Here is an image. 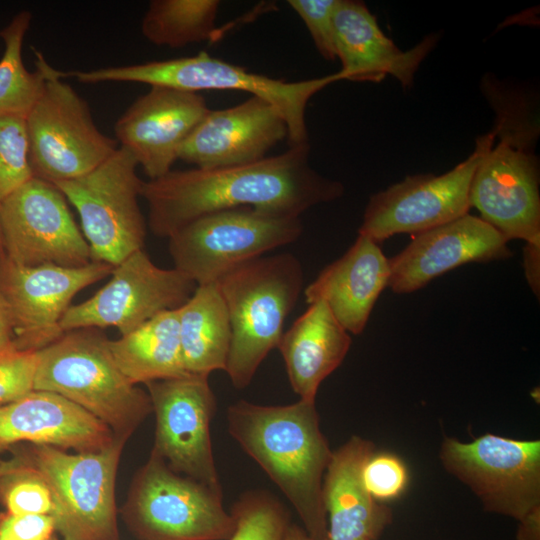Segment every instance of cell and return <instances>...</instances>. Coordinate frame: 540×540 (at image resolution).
Listing matches in <instances>:
<instances>
[{
    "mask_svg": "<svg viewBox=\"0 0 540 540\" xmlns=\"http://www.w3.org/2000/svg\"><path fill=\"white\" fill-rule=\"evenodd\" d=\"M309 144L246 165L171 170L143 181L151 231L168 238L189 222L216 211L250 207L300 217L307 209L343 195L344 187L309 164Z\"/></svg>",
    "mask_w": 540,
    "mask_h": 540,
    "instance_id": "cell-1",
    "label": "cell"
},
{
    "mask_svg": "<svg viewBox=\"0 0 540 540\" xmlns=\"http://www.w3.org/2000/svg\"><path fill=\"white\" fill-rule=\"evenodd\" d=\"M228 432L294 507L311 540H328L322 496L333 450L315 401L260 405L239 400L227 409Z\"/></svg>",
    "mask_w": 540,
    "mask_h": 540,
    "instance_id": "cell-2",
    "label": "cell"
},
{
    "mask_svg": "<svg viewBox=\"0 0 540 540\" xmlns=\"http://www.w3.org/2000/svg\"><path fill=\"white\" fill-rule=\"evenodd\" d=\"M493 108L496 145L480 160L470 185V206L507 241L540 242L539 125L520 92L501 84L484 92Z\"/></svg>",
    "mask_w": 540,
    "mask_h": 540,
    "instance_id": "cell-3",
    "label": "cell"
},
{
    "mask_svg": "<svg viewBox=\"0 0 540 540\" xmlns=\"http://www.w3.org/2000/svg\"><path fill=\"white\" fill-rule=\"evenodd\" d=\"M216 283L231 326L225 371L232 385L243 389L279 344L284 322L303 288V268L296 256L283 252L249 260Z\"/></svg>",
    "mask_w": 540,
    "mask_h": 540,
    "instance_id": "cell-4",
    "label": "cell"
},
{
    "mask_svg": "<svg viewBox=\"0 0 540 540\" xmlns=\"http://www.w3.org/2000/svg\"><path fill=\"white\" fill-rule=\"evenodd\" d=\"M99 328L64 332L38 351L34 390L58 394L128 439L152 413L148 392L132 384L114 362Z\"/></svg>",
    "mask_w": 540,
    "mask_h": 540,
    "instance_id": "cell-5",
    "label": "cell"
},
{
    "mask_svg": "<svg viewBox=\"0 0 540 540\" xmlns=\"http://www.w3.org/2000/svg\"><path fill=\"white\" fill-rule=\"evenodd\" d=\"M68 75L84 84L134 82L196 93L204 90L247 92L268 101L280 111L288 127L290 147L308 143L305 112L312 96L341 80L336 72L319 78L286 82L249 72L204 51L189 57L71 71Z\"/></svg>",
    "mask_w": 540,
    "mask_h": 540,
    "instance_id": "cell-6",
    "label": "cell"
},
{
    "mask_svg": "<svg viewBox=\"0 0 540 540\" xmlns=\"http://www.w3.org/2000/svg\"><path fill=\"white\" fill-rule=\"evenodd\" d=\"M126 441L115 436L99 451L76 453L29 444L14 454L51 486L60 540H119L115 485Z\"/></svg>",
    "mask_w": 540,
    "mask_h": 540,
    "instance_id": "cell-7",
    "label": "cell"
},
{
    "mask_svg": "<svg viewBox=\"0 0 540 540\" xmlns=\"http://www.w3.org/2000/svg\"><path fill=\"white\" fill-rule=\"evenodd\" d=\"M44 70L40 95L26 115L34 177L52 184L81 177L108 160L118 142L102 133L88 103L64 81L40 51Z\"/></svg>",
    "mask_w": 540,
    "mask_h": 540,
    "instance_id": "cell-8",
    "label": "cell"
},
{
    "mask_svg": "<svg viewBox=\"0 0 540 540\" xmlns=\"http://www.w3.org/2000/svg\"><path fill=\"white\" fill-rule=\"evenodd\" d=\"M121 514L139 540H227L236 527L221 491L176 473L153 452L134 476Z\"/></svg>",
    "mask_w": 540,
    "mask_h": 540,
    "instance_id": "cell-9",
    "label": "cell"
},
{
    "mask_svg": "<svg viewBox=\"0 0 540 540\" xmlns=\"http://www.w3.org/2000/svg\"><path fill=\"white\" fill-rule=\"evenodd\" d=\"M302 231L300 217L250 207L226 209L201 216L171 234L169 253L174 268L199 286L296 241Z\"/></svg>",
    "mask_w": 540,
    "mask_h": 540,
    "instance_id": "cell-10",
    "label": "cell"
},
{
    "mask_svg": "<svg viewBox=\"0 0 540 540\" xmlns=\"http://www.w3.org/2000/svg\"><path fill=\"white\" fill-rule=\"evenodd\" d=\"M133 155L120 147L91 172L54 184L77 210L91 262L116 266L143 249L146 222L138 198L143 181Z\"/></svg>",
    "mask_w": 540,
    "mask_h": 540,
    "instance_id": "cell-11",
    "label": "cell"
},
{
    "mask_svg": "<svg viewBox=\"0 0 540 540\" xmlns=\"http://www.w3.org/2000/svg\"><path fill=\"white\" fill-rule=\"evenodd\" d=\"M438 456L488 513L519 521L540 506V440L492 433L470 442L445 437Z\"/></svg>",
    "mask_w": 540,
    "mask_h": 540,
    "instance_id": "cell-12",
    "label": "cell"
},
{
    "mask_svg": "<svg viewBox=\"0 0 540 540\" xmlns=\"http://www.w3.org/2000/svg\"><path fill=\"white\" fill-rule=\"evenodd\" d=\"M494 142L492 130L479 137L473 152L453 169L438 176L409 175L372 195L358 234L379 244L393 235H415L469 213L474 172Z\"/></svg>",
    "mask_w": 540,
    "mask_h": 540,
    "instance_id": "cell-13",
    "label": "cell"
},
{
    "mask_svg": "<svg viewBox=\"0 0 540 540\" xmlns=\"http://www.w3.org/2000/svg\"><path fill=\"white\" fill-rule=\"evenodd\" d=\"M111 278L89 299L63 315V332L114 327L125 335L157 314L181 307L197 285L175 268L165 269L138 250L113 267Z\"/></svg>",
    "mask_w": 540,
    "mask_h": 540,
    "instance_id": "cell-14",
    "label": "cell"
},
{
    "mask_svg": "<svg viewBox=\"0 0 540 540\" xmlns=\"http://www.w3.org/2000/svg\"><path fill=\"white\" fill-rule=\"evenodd\" d=\"M3 256L23 266L78 268L91 262L88 243L64 194L34 177L0 202Z\"/></svg>",
    "mask_w": 540,
    "mask_h": 540,
    "instance_id": "cell-15",
    "label": "cell"
},
{
    "mask_svg": "<svg viewBox=\"0 0 540 540\" xmlns=\"http://www.w3.org/2000/svg\"><path fill=\"white\" fill-rule=\"evenodd\" d=\"M208 377L187 374L145 384L155 414L151 452L176 473L222 492L210 435L217 405Z\"/></svg>",
    "mask_w": 540,
    "mask_h": 540,
    "instance_id": "cell-16",
    "label": "cell"
},
{
    "mask_svg": "<svg viewBox=\"0 0 540 540\" xmlns=\"http://www.w3.org/2000/svg\"><path fill=\"white\" fill-rule=\"evenodd\" d=\"M114 266L90 262L78 268L23 266L0 258V288L11 318L14 345L39 351L64 332L60 322L73 298L109 276Z\"/></svg>",
    "mask_w": 540,
    "mask_h": 540,
    "instance_id": "cell-17",
    "label": "cell"
},
{
    "mask_svg": "<svg viewBox=\"0 0 540 540\" xmlns=\"http://www.w3.org/2000/svg\"><path fill=\"white\" fill-rule=\"evenodd\" d=\"M209 110L200 93L150 86L115 122L116 141L149 180L157 179L171 171L180 148Z\"/></svg>",
    "mask_w": 540,
    "mask_h": 540,
    "instance_id": "cell-18",
    "label": "cell"
},
{
    "mask_svg": "<svg viewBox=\"0 0 540 540\" xmlns=\"http://www.w3.org/2000/svg\"><path fill=\"white\" fill-rule=\"evenodd\" d=\"M285 138L288 127L280 111L251 96L233 107L210 109L180 148L178 159L201 169L246 165L264 159Z\"/></svg>",
    "mask_w": 540,
    "mask_h": 540,
    "instance_id": "cell-19",
    "label": "cell"
},
{
    "mask_svg": "<svg viewBox=\"0 0 540 540\" xmlns=\"http://www.w3.org/2000/svg\"><path fill=\"white\" fill-rule=\"evenodd\" d=\"M507 242L480 217L467 213L415 234L389 259L388 286L398 294L411 293L463 264L506 259L512 255Z\"/></svg>",
    "mask_w": 540,
    "mask_h": 540,
    "instance_id": "cell-20",
    "label": "cell"
},
{
    "mask_svg": "<svg viewBox=\"0 0 540 540\" xmlns=\"http://www.w3.org/2000/svg\"><path fill=\"white\" fill-rule=\"evenodd\" d=\"M334 26L341 80L378 83L390 75L409 88L437 42V36L429 35L409 50H401L383 33L366 4L356 0H338Z\"/></svg>",
    "mask_w": 540,
    "mask_h": 540,
    "instance_id": "cell-21",
    "label": "cell"
},
{
    "mask_svg": "<svg viewBox=\"0 0 540 540\" xmlns=\"http://www.w3.org/2000/svg\"><path fill=\"white\" fill-rule=\"evenodd\" d=\"M114 438L101 421L52 392L33 390L0 406V452L18 443L93 452L105 448Z\"/></svg>",
    "mask_w": 540,
    "mask_h": 540,
    "instance_id": "cell-22",
    "label": "cell"
},
{
    "mask_svg": "<svg viewBox=\"0 0 540 540\" xmlns=\"http://www.w3.org/2000/svg\"><path fill=\"white\" fill-rule=\"evenodd\" d=\"M375 451L371 440L358 435L333 451L322 485L328 540H378L392 523L391 508L363 482L364 465Z\"/></svg>",
    "mask_w": 540,
    "mask_h": 540,
    "instance_id": "cell-23",
    "label": "cell"
},
{
    "mask_svg": "<svg viewBox=\"0 0 540 540\" xmlns=\"http://www.w3.org/2000/svg\"><path fill=\"white\" fill-rule=\"evenodd\" d=\"M389 278V259L379 244L358 234L353 245L305 288L304 295L308 304L324 301L340 324L358 335Z\"/></svg>",
    "mask_w": 540,
    "mask_h": 540,
    "instance_id": "cell-24",
    "label": "cell"
},
{
    "mask_svg": "<svg viewBox=\"0 0 540 540\" xmlns=\"http://www.w3.org/2000/svg\"><path fill=\"white\" fill-rule=\"evenodd\" d=\"M351 342L349 332L322 300L310 303L283 332L277 348L300 399L315 401L321 383L343 362Z\"/></svg>",
    "mask_w": 540,
    "mask_h": 540,
    "instance_id": "cell-25",
    "label": "cell"
},
{
    "mask_svg": "<svg viewBox=\"0 0 540 540\" xmlns=\"http://www.w3.org/2000/svg\"><path fill=\"white\" fill-rule=\"evenodd\" d=\"M114 362L134 385L185 376L178 309L163 311L116 340H108Z\"/></svg>",
    "mask_w": 540,
    "mask_h": 540,
    "instance_id": "cell-26",
    "label": "cell"
},
{
    "mask_svg": "<svg viewBox=\"0 0 540 540\" xmlns=\"http://www.w3.org/2000/svg\"><path fill=\"white\" fill-rule=\"evenodd\" d=\"M179 336L187 373L225 370L231 345L227 308L217 283L196 287L178 308Z\"/></svg>",
    "mask_w": 540,
    "mask_h": 540,
    "instance_id": "cell-27",
    "label": "cell"
},
{
    "mask_svg": "<svg viewBox=\"0 0 540 540\" xmlns=\"http://www.w3.org/2000/svg\"><path fill=\"white\" fill-rule=\"evenodd\" d=\"M220 2L217 0H152L141 32L157 46L180 48L212 38Z\"/></svg>",
    "mask_w": 540,
    "mask_h": 540,
    "instance_id": "cell-28",
    "label": "cell"
},
{
    "mask_svg": "<svg viewBox=\"0 0 540 540\" xmlns=\"http://www.w3.org/2000/svg\"><path fill=\"white\" fill-rule=\"evenodd\" d=\"M31 21L32 14L22 10L0 30L4 43L0 58V117L26 116L43 87L44 70L40 62L35 58V71L27 70L23 62V42Z\"/></svg>",
    "mask_w": 540,
    "mask_h": 540,
    "instance_id": "cell-29",
    "label": "cell"
},
{
    "mask_svg": "<svg viewBox=\"0 0 540 540\" xmlns=\"http://www.w3.org/2000/svg\"><path fill=\"white\" fill-rule=\"evenodd\" d=\"M0 503L17 515L57 514L55 494L45 478L15 456L0 462Z\"/></svg>",
    "mask_w": 540,
    "mask_h": 540,
    "instance_id": "cell-30",
    "label": "cell"
},
{
    "mask_svg": "<svg viewBox=\"0 0 540 540\" xmlns=\"http://www.w3.org/2000/svg\"><path fill=\"white\" fill-rule=\"evenodd\" d=\"M231 513L236 527L227 540H284L290 524L284 506L261 490L242 495Z\"/></svg>",
    "mask_w": 540,
    "mask_h": 540,
    "instance_id": "cell-31",
    "label": "cell"
},
{
    "mask_svg": "<svg viewBox=\"0 0 540 540\" xmlns=\"http://www.w3.org/2000/svg\"><path fill=\"white\" fill-rule=\"evenodd\" d=\"M33 178L26 116L0 117V202Z\"/></svg>",
    "mask_w": 540,
    "mask_h": 540,
    "instance_id": "cell-32",
    "label": "cell"
},
{
    "mask_svg": "<svg viewBox=\"0 0 540 540\" xmlns=\"http://www.w3.org/2000/svg\"><path fill=\"white\" fill-rule=\"evenodd\" d=\"M363 482L375 500L386 503L405 493L410 473L405 461L397 454L375 451L364 465Z\"/></svg>",
    "mask_w": 540,
    "mask_h": 540,
    "instance_id": "cell-33",
    "label": "cell"
},
{
    "mask_svg": "<svg viewBox=\"0 0 540 540\" xmlns=\"http://www.w3.org/2000/svg\"><path fill=\"white\" fill-rule=\"evenodd\" d=\"M38 351L21 350L14 344L0 351V406L34 390Z\"/></svg>",
    "mask_w": 540,
    "mask_h": 540,
    "instance_id": "cell-34",
    "label": "cell"
},
{
    "mask_svg": "<svg viewBox=\"0 0 540 540\" xmlns=\"http://www.w3.org/2000/svg\"><path fill=\"white\" fill-rule=\"evenodd\" d=\"M288 4L304 22L320 55L335 60L334 14L338 0H289Z\"/></svg>",
    "mask_w": 540,
    "mask_h": 540,
    "instance_id": "cell-35",
    "label": "cell"
},
{
    "mask_svg": "<svg viewBox=\"0 0 540 540\" xmlns=\"http://www.w3.org/2000/svg\"><path fill=\"white\" fill-rule=\"evenodd\" d=\"M54 535L55 522L51 516L0 513V540H50Z\"/></svg>",
    "mask_w": 540,
    "mask_h": 540,
    "instance_id": "cell-36",
    "label": "cell"
},
{
    "mask_svg": "<svg viewBox=\"0 0 540 540\" xmlns=\"http://www.w3.org/2000/svg\"><path fill=\"white\" fill-rule=\"evenodd\" d=\"M525 277L537 297L540 293V242H527L523 251Z\"/></svg>",
    "mask_w": 540,
    "mask_h": 540,
    "instance_id": "cell-37",
    "label": "cell"
},
{
    "mask_svg": "<svg viewBox=\"0 0 540 540\" xmlns=\"http://www.w3.org/2000/svg\"><path fill=\"white\" fill-rule=\"evenodd\" d=\"M517 540H540V506L518 521Z\"/></svg>",
    "mask_w": 540,
    "mask_h": 540,
    "instance_id": "cell-38",
    "label": "cell"
},
{
    "mask_svg": "<svg viewBox=\"0 0 540 540\" xmlns=\"http://www.w3.org/2000/svg\"><path fill=\"white\" fill-rule=\"evenodd\" d=\"M14 334L7 304L0 288V351L14 344Z\"/></svg>",
    "mask_w": 540,
    "mask_h": 540,
    "instance_id": "cell-39",
    "label": "cell"
},
{
    "mask_svg": "<svg viewBox=\"0 0 540 540\" xmlns=\"http://www.w3.org/2000/svg\"><path fill=\"white\" fill-rule=\"evenodd\" d=\"M284 540H311L303 527L297 524H289Z\"/></svg>",
    "mask_w": 540,
    "mask_h": 540,
    "instance_id": "cell-40",
    "label": "cell"
},
{
    "mask_svg": "<svg viewBox=\"0 0 540 540\" xmlns=\"http://www.w3.org/2000/svg\"><path fill=\"white\" fill-rule=\"evenodd\" d=\"M3 256V244H2V234H1V226H0V258Z\"/></svg>",
    "mask_w": 540,
    "mask_h": 540,
    "instance_id": "cell-41",
    "label": "cell"
},
{
    "mask_svg": "<svg viewBox=\"0 0 540 540\" xmlns=\"http://www.w3.org/2000/svg\"><path fill=\"white\" fill-rule=\"evenodd\" d=\"M50 540H60L57 535H54Z\"/></svg>",
    "mask_w": 540,
    "mask_h": 540,
    "instance_id": "cell-42",
    "label": "cell"
}]
</instances>
